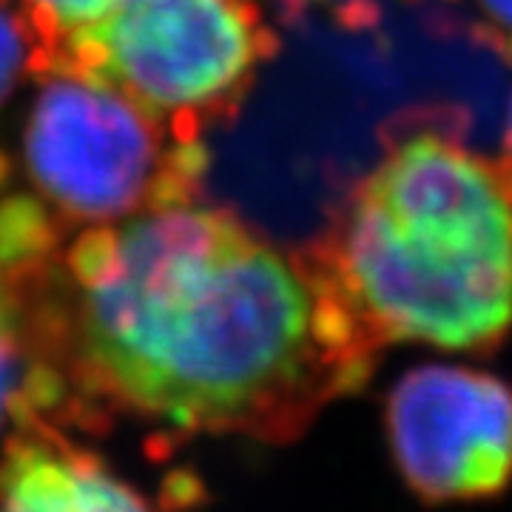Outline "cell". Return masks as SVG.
Wrapping results in <instances>:
<instances>
[{
  "mask_svg": "<svg viewBox=\"0 0 512 512\" xmlns=\"http://www.w3.org/2000/svg\"><path fill=\"white\" fill-rule=\"evenodd\" d=\"M0 512H171L92 453L52 436H15L0 456Z\"/></svg>",
  "mask_w": 512,
  "mask_h": 512,
  "instance_id": "obj_6",
  "label": "cell"
},
{
  "mask_svg": "<svg viewBox=\"0 0 512 512\" xmlns=\"http://www.w3.org/2000/svg\"><path fill=\"white\" fill-rule=\"evenodd\" d=\"M83 356L131 410L185 430L291 439L362 387L376 333L348 296L217 211L128 222L83 268Z\"/></svg>",
  "mask_w": 512,
  "mask_h": 512,
  "instance_id": "obj_1",
  "label": "cell"
},
{
  "mask_svg": "<svg viewBox=\"0 0 512 512\" xmlns=\"http://www.w3.org/2000/svg\"><path fill=\"white\" fill-rule=\"evenodd\" d=\"M100 69L160 109L228 92L254 60V37L231 0H120L86 29Z\"/></svg>",
  "mask_w": 512,
  "mask_h": 512,
  "instance_id": "obj_4",
  "label": "cell"
},
{
  "mask_svg": "<svg viewBox=\"0 0 512 512\" xmlns=\"http://www.w3.org/2000/svg\"><path fill=\"white\" fill-rule=\"evenodd\" d=\"M26 160L52 200L83 217H114L140 200L154 165V140L120 94L57 80L32 111Z\"/></svg>",
  "mask_w": 512,
  "mask_h": 512,
  "instance_id": "obj_5",
  "label": "cell"
},
{
  "mask_svg": "<svg viewBox=\"0 0 512 512\" xmlns=\"http://www.w3.org/2000/svg\"><path fill=\"white\" fill-rule=\"evenodd\" d=\"M387 447L424 504L493 501L512 487V384L467 365H421L384 402Z\"/></svg>",
  "mask_w": 512,
  "mask_h": 512,
  "instance_id": "obj_3",
  "label": "cell"
},
{
  "mask_svg": "<svg viewBox=\"0 0 512 512\" xmlns=\"http://www.w3.org/2000/svg\"><path fill=\"white\" fill-rule=\"evenodd\" d=\"M473 6L484 23V37L512 60V0H473Z\"/></svg>",
  "mask_w": 512,
  "mask_h": 512,
  "instance_id": "obj_8",
  "label": "cell"
},
{
  "mask_svg": "<svg viewBox=\"0 0 512 512\" xmlns=\"http://www.w3.org/2000/svg\"><path fill=\"white\" fill-rule=\"evenodd\" d=\"M23 69V37L18 26L0 12V97L12 92Z\"/></svg>",
  "mask_w": 512,
  "mask_h": 512,
  "instance_id": "obj_9",
  "label": "cell"
},
{
  "mask_svg": "<svg viewBox=\"0 0 512 512\" xmlns=\"http://www.w3.org/2000/svg\"><path fill=\"white\" fill-rule=\"evenodd\" d=\"M504 165L512 171V97L507 109V123H504Z\"/></svg>",
  "mask_w": 512,
  "mask_h": 512,
  "instance_id": "obj_11",
  "label": "cell"
},
{
  "mask_svg": "<svg viewBox=\"0 0 512 512\" xmlns=\"http://www.w3.org/2000/svg\"><path fill=\"white\" fill-rule=\"evenodd\" d=\"M49 18L69 29H89L103 20L120 0H37Z\"/></svg>",
  "mask_w": 512,
  "mask_h": 512,
  "instance_id": "obj_7",
  "label": "cell"
},
{
  "mask_svg": "<svg viewBox=\"0 0 512 512\" xmlns=\"http://www.w3.org/2000/svg\"><path fill=\"white\" fill-rule=\"evenodd\" d=\"M15 399H18V367H15L9 342L0 336V433L12 416Z\"/></svg>",
  "mask_w": 512,
  "mask_h": 512,
  "instance_id": "obj_10",
  "label": "cell"
},
{
  "mask_svg": "<svg viewBox=\"0 0 512 512\" xmlns=\"http://www.w3.org/2000/svg\"><path fill=\"white\" fill-rule=\"evenodd\" d=\"M336 279L379 342L495 350L512 330V171L436 128L407 134L350 200Z\"/></svg>",
  "mask_w": 512,
  "mask_h": 512,
  "instance_id": "obj_2",
  "label": "cell"
}]
</instances>
